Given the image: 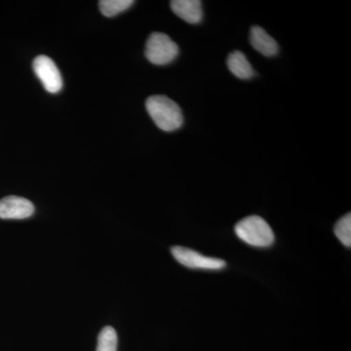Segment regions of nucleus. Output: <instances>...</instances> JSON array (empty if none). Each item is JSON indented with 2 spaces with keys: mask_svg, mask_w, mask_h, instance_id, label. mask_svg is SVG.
Segmentation results:
<instances>
[{
  "mask_svg": "<svg viewBox=\"0 0 351 351\" xmlns=\"http://www.w3.org/2000/svg\"><path fill=\"white\" fill-rule=\"evenodd\" d=\"M149 117L161 130L172 132L181 128L184 117L181 108L166 96H152L145 101Z\"/></svg>",
  "mask_w": 351,
  "mask_h": 351,
  "instance_id": "f257e3e1",
  "label": "nucleus"
},
{
  "mask_svg": "<svg viewBox=\"0 0 351 351\" xmlns=\"http://www.w3.org/2000/svg\"><path fill=\"white\" fill-rule=\"evenodd\" d=\"M234 230L239 239L254 247H269L276 240L269 223L258 216L241 219L235 226Z\"/></svg>",
  "mask_w": 351,
  "mask_h": 351,
  "instance_id": "f03ea898",
  "label": "nucleus"
},
{
  "mask_svg": "<svg viewBox=\"0 0 351 351\" xmlns=\"http://www.w3.org/2000/svg\"><path fill=\"white\" fill-rule=\"evenodd\" d=\"M179 54V47L165 34L154 32L145 44V55L152 64L165 66L172 63Z\"/></svg>",
  "mask_w": 351,
  "mask_h": 351,
  "instance_id": "7ed1b4c3",
  "label": "nucleus"
},
{
  "mask_svg": "<svg viewBox=\"0 0 351 351\" xmlns=\"http://www.w3.org/2000/svg\"><path fill=\"white\" fill-rule=\"evenodd\" d=\"M171 253L178 262L189 269L219 270L226 265L225 261L221 258L206 257L186 247H172Z\"/></svg>",
  "mask_w": 351,
  "mask_h": 351,
  "instance_id": "20e7f679",
  "label": "nucleus"
},
{
  "mask_svg": "<svg viewBox=\"0 0 351 351\" xmlns=\"http://www.w3.org/2000/svg\"><path fill=\"white\" fill-rule=\"evenodd\" d=\"M32 68L46 91L52 94L61 91L63 88V78L52 59L44 55L36 57L32 63Z\"/></svg>",
  "mask_w": 351,
  "mask_h": 351,
  "instance_id": "39448f33",
  "label": "nucleus"
},
{
  "mask_svg": "<svg viewBox=\"0 0 351 351\" xmlns=\"http://www.w3.org/2000/svg\"><path fill=\"white\" fill-rule=\"evenodd\" d=\"M34 211V205L27 198L11 195L0 200V219H27L32 217Z\"/></svg>",
  "mask_w": 351,
  "mask_h": 351,
  "instance_id": "423d86ee",
  "label": "nucleus"
},
{
  "mask_svg": "<svg viewBox=\"0 0 351 351\" xmlns=\"http://www.w3.org/2000/svg\"><path fill=\"white\" fill-rule=\"evenodd\" d=\"M173 12L189 24H198L203 17L202 3L199 0H174L171 1Z\"/></svg>",
  "mask_w": 351,
  "mask_h": 351,
  "instance_id": "0eeeda50",
  "label": "nucleus"
},
{
  "mask_svg": "<svg viewBox=\"0 0 351 351\" xmlns=\"http://www.w3.org/2000/svg\"><path fill=\"white\" fill-rule=\"evenodd\" d=\"M252 46L261 54L267 57L274 56L278 52V45L271 36L263 27H253L250 32Z\"/></svg>",
  "mask_w": 351,
  "mask_h": 351,
  "instance_id": "6e6552de",
  "label": "nucleus"
},
{
  "mask_svg": "<svg viewBox=\"0 0 351 351\" xmlns=\"http://www.w3.org/2000/svg\"><path fill=\"white\" fill-rule=\"evenodd\" d=\"M228 69L240 80L253 77L254 69L241 51H234L228 58Z\"/></svg>",
  "mask_w": 351,
  "mask_h": 351,
  "instance_id": "1a4fd4ad",
  "label": "nucleus"
},
{
  "mask_svg": "<svg viewBox=\"0 0 351 351\" xmlns=\"http://www.w3.org/2000/svg\"><path fill=\"white\" fill-rule=\"evenodd\" d=\"M133 0H101L99 8L106 17H114L133 5Z\"/></svg>",
  "mask_w": 351,
  "mask_h": 351,
  "instance_id": "9d476101",
  "label": "nucleus"
},
{
  "mask_svg": "<svg viewBox=\"0 0 351 351\" xmlns=\"http://www.w3.org/2000/svg\"><path fill=\"white\" fill-rule=\"evenodd\" d=\"M117 345L119 339L117 331L112 327L107 326L99 334L96 351H117Z\"/></svg>",
  "mask_w": 351,
  "mask_h": 351,
  "instance_id": "9b49d317",
  "label": "nucleus"
},
{
  "mask_svg": "<svg viewBox=\"0 0 351 351\" xmlns=\"http://www.w3.org/2000/svg\"><path fill=\"white\" fill-rule=\"evenodd\" d=\"M335 234L346 247L351 246V215L346 214L335 226Z\"/></svg>",
  "mask_w": 351,
  "mask_h": 351,
  "instance_id": "f8f14e48",
  "label": "nucleus"
}]
</instances>
